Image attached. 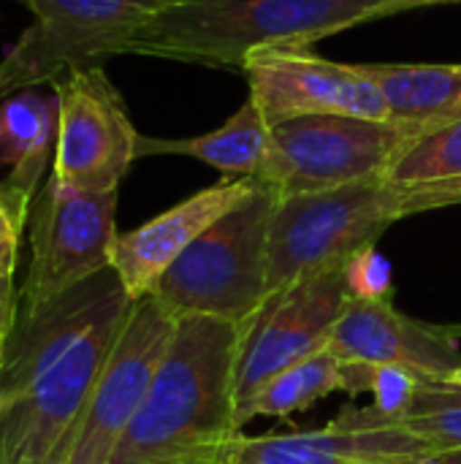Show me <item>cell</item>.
Returning a JSON list of instances; mask_svg holds the SVG:
<instances>
[{
	"instance_id": "obj_19",
	"label": "cell",
	"mask_w": 461,
	"mask_h": 464,
	"mask_svg": "<svg viewBox=\"0 0 461 464\" xmlns=\"http://www.w3.org/2000/svg\"><path fill=\"white\" fill-rule=\"evenodd\" d=\"M334 392H345L342 362L334 353L323 351L272 378L245 408H239V430L255 416L288 419L293 413L310 411Z\"/></svg>"
},
{
	"instance_id": "obj_20",
	"label": "cell",
	"mask_w": 461,
	"mask_h": 464,
	"mask_svg": "<svg viewBox=\"0 0 461 464\" xmlns=\"http://www.w3.org/2000/svg\"><path fill=\"white\" fill-rule=\"evenodd\" d=\"M394 427L437 446L446 451L461 449V386L446 383V381H421L413 405Z\"/></svg>"
},
{
	"instance_id": "obj_25",
	"label": "cell",
	"mask_w": 461,
	"mask_h": 464,
	"mask_svg": "<svg viewBox=\"0 0 461 464\" xmlns=\"http://www.w3.org/2000/svg\"><path fill=\"white\" fill-rule=\"evenodd\" d=\"M19 321V294L14 288V277H0V370L8 353L11 334Z\"/></svg>"
},
{
	"instance_id": "obj_22",
	"label": "cell",
	"mask_w": 461,
	"mask_h": 464,
	"mask_svg": "<svg viewBox=\"0 0 461 464\" xmlns=\"http://www.w3.org/2000/svg\"><path fill=\"white\" fill-rule=\"evenodd\" d=\"M342 375H345V394H351V397L372 394L375 397L372 408L391 421H397L408 413L421 381H427V375H421L410 367H399V364H380V367L342 364Z\"/></svg>"
},
{
	"instance_id": "obj_30",
	"label": "cell",
	"mask_w": 461,
	"mask_h": 464,
	"mask_svg": "<svg viewBox=\"0 0 461 464\" xmlns=\"http://www.w3.org/2000/svg\"><path fill=\"white\" fill-rule=\"evenodd\" d=\"M421 464H440V457H432V459H427V462Z\"/></svg>"
},
{
	"instance_id": "obj_28",
	"label": "cell",
	"mask_w": 461,
	"mask_h": 464,
	"mask_svg": "<svg viewBox=\"0 0 461 464\" xmlns=\"http://www.w3.org/2000/svg\"><path fill=\"white\" fill-rule=\"evenodd\" d=\"M446 383H454V386H461V367L459 370H454L448 378H446Z\"/></svg>"
},
{
	"instance_id": "obj_10",
	"label": "cell",
	"mask_w": 461,
	"mask_h": 464,
	"mask_svg": "<svg viewBox=\"0 0 461 464\" xmlns=\"http://www.w3.org/2000/svg\"><path fill=\"white\" fill-rule=\"evenodd\" d=\"M177 321L179 318L152 294L133 302L60 462H111L122 435L152 389L158 367L174 340Z\"/></svg>"
},
{
	"instance_id": "obj_11",
	"label": "cell",
	"mask_w": 461,
	"mask_h": 464,
	"mask_svg": "<svg viewBox=\"0 0 461 464\" xmlns=\"http://www.w3.org/2000/svg\"><path fill=\"white\" fill-rule=\"evenodd\" d=\"M242 73L269 125L304 114L397 122L380 87L359 63H334L310 46H269L247 54Z\"/></svg>"
},
{
	"instance_id": "obj_33",
	"label": "cell",
	"mask_w": 461,
	"mask_h": 464,
	"mask_svg": "<svg viewBox=\"0 0 461 464\" xmlns=\"http://www.w3.org/2000/svg\"><path fill=\"white\" fill-rule=\"evenodd\" d=\"M416 464H421V462H416Z\"/></svg>"
},
{
	"instance_id": "obj_32",
	"label": "cell",
	"mask_w": 461,
	"mask_h": 464,
	"mask_svg": "<svg viewBox=\"0 0 461 464\" xmlns=\"http://www.w3.org/2000/svg\"><path fill=\"white\" fill-rule=\"evenodd\" d=\"M57 464H62V462H57Z\"/></svg>"
},
{
	"instance_id": "obj_7",
	"label": "cell",
	"mask_w": 461,
	"mask_h": 464,
	"mask_svg": "<svg viewBox=\"0 0 461 464\" xmlns=\"http://www.w3.org/2000/svg\"><path fill=\"white\" fill-rule=\"evenodd\" d=\"M33 24L0 63V101L33 84L57 82L71 68L101 65L168 0H22Z\"/></svg>"
},
{
	"instance_id": "obj_12",
	"label": "cell",
	"mask_w": 461,
	"mask_h": 464,
	"mask_svg": "<svg viewBox=\"0 0 461 464\" xmlns=\"http://www.w3.org/2000/svg\"><path fill=\"white\" fill-rule=\"evenodd\" d=\"M348 302L351 294L342 266L269 296L245 332L236 372L239 408L288 367L323 353Z\"/></svg>"
},
{
	"instance_id": "obj_27",
	"label": "cell",
	"mask_w": 461,
	"mask_h": 464,
	"mask_svg": "<svg viewBox=\"0 0 461 464\" xmlns=\"http://www.w3.org/2000/svg\"><path fill=\"white\" fill-rule=\"evenodd\" d=\"M440 464H461V449L459 451H446V454H440Z\"/></svg>"
},
{
	"instance_id": "obj_29",
	"label": "cell",
	"mask_w": 461,
	"mask_h": 464,
	"mask_svg": "<svg viewBox=\"0 0 461 464\" xmlns=\"http://www.w3.org/2000/svg\"><path fill=\"white\" fill-rule=\"evenodd\" d=\"M448 332H451L456 340H461V324H451V326H448Z\"/></svg>"
},
{
	"instance_id": "obj_15",
	"label": "cell",
	"mask_w": 461,
	"mask_h": 464,
	"mask_svg": "<svg viewBox=\"0 0 461 464\" xmlns=\"http://www.w3.org/2000/svg\"><path fill=\"white\" fill-rule=\"evenodd\" d=\"M258 179H223L193 193L171 209L155 215L139 228L120 234L114 242L111 269L125 285L128 296L144 299L155 291L163 272L220 218L242 204Z\"/></svg>"
},
{
	"instance_id": "obj_2",
	"label": "cell",
	"mask_w": 461,
	"mask_h": 464,
	"mask_svg": "<svg viewBox=\"0 0 461 464\" xmlns=\"http://www.w3.org/2000/svg\"><path fill=\"white\" fill-rule=\"evenodd\" d=\"M247 324L182 315L109 464H220L242 435L236 372Z\"/></svg>"
},
{
	"instance_id": "obj_6",
	"label": "cell",
	"mask_w": 461,
	"mask_h": 464,
	"mask_svg": "<svg viewBox=\"0 0 461 464\" xmlns=\"http://www.w3.org/2000/svg\"><path fill=\"white\" fill-rule=\"evenodd\" d=\"M418 136L424 133L402 122L342 114L293 117L272 125V147L258 179L285 198L383 177Z\"/></svg>"
},
{
	"instance_id": "obj_8",
	"label": "cell",
	"mask_w": 461,
	"mask_h": 464,
	"mask_svg": "<svg viewBox=\"0 0 461 464\" xmlns=\"http://www.w3.org/2000/svg\"><path fill=\"white\" fill-rule=\"evenodd\" d=\"M117 190L84 193L46 179L30 209V266L19 291V313L111 269L117 242Z\"/></svg>"
},
{
	"instance_id": "obj_26",
	"label": "cell",
	"mask_w": 461,
	"mask_h": 464,
	"mask_svg": "<svg viewBox=\"0 0 461 464\" xmlns=\"http://www.w3.org/2000/svg\"><path fill=\"white\" fill-rule=\"evenodd\" d=\"M461 0H380L375 3L372 8H367L356 24H364V22H378V19H389V16H397V14H405V11H416V8H429V5H454Z\"/></svg>"
},
{
	"instance_id": "obj_9",
	"label": "cell",
	"mask_w": 461,
	"mask_h": 464,
	"mask_svg": "<svg viewBox=\"0 0 461 464\" xmlns=\"http://www.w3.org/2000/svg\"><path fill=\"white\" fill-rule=\"evenodd\" d=\"M54 95L52 179L84 193L120 190L122 177L139 158L141 139L120 90L101 65H82L57 79Z\"/></svg>"
},
{
	"instance_id": "obj_21",
	"label": "cell",
	"mask_w": 461,
	"mask_h": 464,
	"mask_svg": "<svg viewBox=\"0 0 461 464\" xmlns=\"http://www.w3.org/2000/svg\"><path fill=\"white\" fill-rule=\"evenodd\" d=\"M383 177L394 185H429L461 177V120L418 136Z\"/></svg>"
},
{
	"instance_id": "obj_18",
	"label": "cell",
	"mask_w": 461,
	"mask_h": 464,
	"mask_svg": "<svg viewBox=\"0 0 461 464\" xmlns=\"http://www.w3.org/2000/svg\"><path fill=\"white\" fill-rule=\"evenodd\" d=\"M57 141V95L22 90L0 101V166L5 182L35 198L38 179Z\"/></svg>"
},
{
	"instance_id": "obj_1",
	"label": "cell",
	"mask_w": 461,
	"mask_h": 464,
	"mask_svg": "<svg viewBox=\"0 0 461 464\" xmlns=\"http://www.w3.org/2000/svg\"><path fill=\"white\" fill-rule=\"evenodd\" d=\"M133 299L114 269L19 313L0 370V464H57Z\"/></svg>"
},
{
	"instance_id": "obj_31",
	"label": "cell",
	"mask_w": 461,
	"mask_h": 464,
	"mask_svg": "<svg viewBox=\"0 0 461 464\" xmlns=\"http://www.w3.org/2000/svg\"><path fill=\"white\" fill-rule=\"evenodd\" d=\"M0 411H3V405H0Z\"/></svg>"
},
{
	"instance_id": "obj_14",
	"label": "cell",
	"mask_w": 461,
	"mask_h": 464,
	"mask_svg": "<svg viewBox=\"0 0 461 464\" xmlns=\"http://www.w3.org/2000/svg\"><path fill=\"white\" fill-rule=\"evenodd\" d=\"M326 351L348 367L399 364L435 381H446L461 367V345L448 326L416 321L394 302L351 299Z\"/></svg>"
},
{
	"instance_id": "obj_23",
	"label": "cell",
	"mask_w": 461,
	"mask_h": 464,
	"mask_svg": "<svg viewBox=\"0 0 461 464\" xmlns=\"http://www.w3.org/2000/svg\"><path fill=\"white\" fill-rule=\"evenodd\" d=\"M345 285L356 302H394V275L389 258L375 247H364L342 264Z\"/></svg>"
},
{
	"instance_id": "obj_13",
	"label": "cell",
	"mask_w": 461,
	"mask_h": 464,
	"mask_svg": "<svg viewBox=\"0 0 461 464\" xmlns=\"http://www.w3.org/2000/svg\"><path fill=\"white\" fill-rule=\"evenodd\" d=\"M443 451L391 424L375 408H345L329 427L236 438L220 464H416Z\"/></svg>"
},
{
	"instance_id": "obj_24",
	"label": "cell",
	"mask_w": 461,
	"mask_h": 464,
	"mask_svg": "<svg viewBox=\"0 0 461 464\" xmlns=\"http://www.w3.org/2000/svg\"><path fill=\"white\" fill-rule=\"evenodd\" d=\"M33 196L14 188L11 182H0V277H14L19 261L22 231L30 220Z\"/></svg>"
},
{
	"instance_id": "obj_16",
	"label": "cell",
	"mask_w": 461,
	"mask_h": 464,
	"mask_svg": "<svg viewBox=\"0 0 461 464\" xmlns=\"http://www.w3.org/2000/svg\"><path fill=\"white\" fill-rule=\"evenodd\" d=\"M380 87L391 117L418 133L461 120V63H359Z\"/></svg>"
},
{
	"instance_id": "obj_5",
	"label": "cell",
	"mask_w": 461,
	"mask_h": 464,
	"mask_svg": "<svg viewBox=\"0 0 461 464\" xmlns=\"http://www.w3.org/2000/svg\"><path fill=\"white\" fill-rule=\"evenodd\" d=\"M405 218L402 188L386 177L277 201L266 245V291L277 296L302 280L340 269Z\"/></svg>"
},
{
	"instance_id": "obj_3",
	"label": "cell",
	"mask_w": 461,
	"mask_h": 464,
	"mask_svg": "<svg viewBox=\"0 0 461 464\" xmlns=\"http://www.w3.org/2000/svg\"><path fill=\"white\" fill-rule=\"evenodd\" d=\"M380 0H168L128 38L120 54L242 71L255 49L312 46L356 27Z\"/></svg>"
},
{
	"instance_id": "obj_4",
	"label": "cell",
	"mask_w": 461,
	"mask_h": 464,
	"mask_svg": "<svg viewBox=\"0 0 461 464\" xmlns=\"http://www.w3.org/2000/svg\"><path fill=\"white\" fill-rule=\"evenodd\" d=\"M280 193L261 182L206 228L158 280L152 296L177 318L209 315L250 324L269 299L266 245Z\"/></svg>"
},
{
	"instance_id": "obj_17",
	"label": "cell",
	"mask_w": 461,
	"mask_h": 464,
	"mask_svg": "<svg viewBox=\"0 0 461 464\" xmlns=\"http://www.w3.org/2000/svg\"><path fill=\"white\" fill-rule=\"evenodd\" d=\"M272 147V125L261 114L258 103L247 101L215 130L190 139H139L141 155H187L196 158L228 179H258Z\"/></svg>"
}]
</instances>
